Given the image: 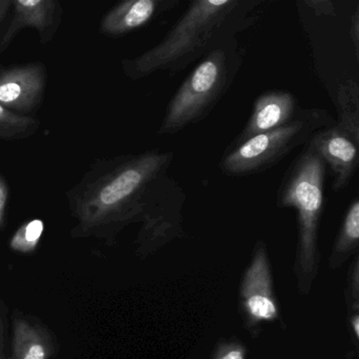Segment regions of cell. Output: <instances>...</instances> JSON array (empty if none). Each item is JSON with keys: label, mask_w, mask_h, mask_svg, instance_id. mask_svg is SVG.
<instances>
[{"label": "cell", "mask_w": 359, "mask_h": 359, "mask_svg": "<svg viewBox=\"0 0 359 359\" xmlns=\"http://www.w3.org/2000/svg\"><path fill=\"white\" fill-rule=\"evenodd\" d=\"M172 151L149 150L98 161L68 192L69 205L79 220L77 235L114 237L140 222L149 184L169 172Z\"/></svg>", "instance_id": "6da1fadb"}, {"label": "cell", "mask_w": 359, "mask_h": 359, "mask_svg": "<svg viewBox=\"0 0 359 359\" xmlns=\"http://www.w3.org/2000/svg\"><path fill=\"white\" fill-rule=\"evenodd\" d=\"M264 5L262 0H195L155 47L123 60V72L140 81L157 72L184 70L253 26Z\"/></svg>", "instance_id": "7a4b0ae2"}, {"label": "cell", "mask_w": 359, "mask_h": 359, "mask_svg": "<svg viewBox=\"0 0 359 359\" xmlns=\"http://www.w3.org/2000/svg\"><path fill=\"white\" fill-rule=\"evenodd\" d=\"M325 175L327 165L309 140L285 172L277 191V207L294 208L297 212L294 273L304 295L310 293L318 274V232L325 205Z\"/></svg>", "instance_id": "3957f363"}, {"label": "cell", "mask_w": 359, "mask_h": 359, "mask_svg": "<svg viewBox=\"0 0 359 359\" xmlns=\"http://www.w3.org/2000/svg\"><path fill=\"white\" fill-rule=\"evenodd\" d=\"M243 62L237 37L205 56L170 100L158 135H174L203 121L232 87Z\"/></svg>", "instance_id": "277c9868"}, {"label": "cell", "mask_w": 359, "mask_h": 359, "mask_svg": "<svg viewBox=\"0 0 359 359\" xmlns=\"http://www.w3.org/2000/svg\"><path fill=\"white\" fill-rule=\"evenodd\" d=\"M335 123L336 119L323 109H302L287 125L226 148L220 159V170L230 177L268 171L298 147L304 146L317 131Z\"/></svg>", "instance_id": "5b68a950"}, {"label": "cell", "mask_w": 359, "mask_h": 359, "mask_svg": "<svg viewBox=\"0 0 359 359\" xmlns=\"http://www.w3.org/2000/svg\"><path fill=\"white\" fill-rule=\"evenodd\" d=\"M186 201L184 188L169 172L149 184L142 201V226L135 241L138 255H152L172 241L186 237L182 215Z\"/></svg>", "instance_id": "8992f818"}, {"label": "cell", "mask_w": 359, "mask_h": 359, "mask_svg": "<svg viewBox=\"0 0 359 359\" xmlns=\"http://www.w3.org/2000/svg\"><path fill=\"white\" fill-rule=\"evenodd\" d=\"M239 311L245 329L253 337L259 335L264 323H275L280 317L270 258L264 241L256 243L251 262L241 278Z\"/></svg>", "instance_id": "52a82bcc"}, {"label": "cell", "mask_w": 359, "mask_h": 359, "mask_svg": "<svg viewBox=\"0 0 359 359\" xmlns=\"http://www.w3.org/2000/svg\"><path fill=\"white\" fill-rule=\"evenodd\" d=\"M311 144L329 165L334 176L335 192L346 188L359 163L358 144L335 125L319 130L311 137Z\"/></svg>", "instance_id": "ba28073f"}, {"label": "cell", "mask_w": 359, "mask_h": 359, "mask_svg": "<svg viewBox=\"0 0 359 359\" xmlns=\"http://www.w3.org/2000/svg\"><path fill=\"white\" fill-rule=\"evenodd\" d=\"M298 111L297 100L291 92L283 90L264 92L254 102L251 116L243 131L228 148L239 146L254 136L287 125L297 116Z\"/></svg>", "instance_id": "9c48e42d"}, {"label": "cell", "mask_w": 359, "mask_h": 359, "mask_svg": "<svg viewBox=\"0 0 359 359\" xmlns=\"http://www.w3.org/2000/svg\"><path fill=\"white\" fill-rule=\"evenodd\" d=\"M46 87L45 67L29 64L0 71V106L30 112L41 102Z\"/></svg>", "instance_id": "30bf717a"}, {"label": "cell", "mask_w": 359, "mask_h": 359, "mask_svg": "<svg viewBox=\"0 0 359 359\" xmlns=\"http://www.w3.org/2000/svg\"><path fill=\"white\" fill-rule=\"evenodd\" d=\"M13 18L3 39L7 47L22 29L34 28L41 36V43L53 39L62 22V6L56 0H14Z\"/></svg>", "instance_id": "8fae6325"}, {"label": "cell", "mask_w": 359, "mask_h": 359, "mask_svg": "<svg viewBox=\"0 0 359 359\" xmlns=\"http://www.w3.org/2000/svg\"><path fill=\"white\" fill-rule=\"evenodd\" d=\"M180 5V0H127L104 16L100 30L108 36H121L150 24Z\"/></svg>", "instance_id": "7c38bea8"}, {"label": "cell", "mask_w": 359, "mask_h": 359, "mask_svg": "<svg viewBox=\"0 0 359 359\" xmlns=\"http://www.w3.org/2000/svg\"><path fill=\"white\" fill-rule=\"evenodd\" d=\"M52 353L49 335L39 325L16 317L12 359H48Z\"/></svg>", "instance_id": "4fadbf2b"}, {"label": "cell", "mask_w": 359, "mask_h": 359, "mask_svg": "<svg viewBox=\"0 0 359 359\" xmlns=\"http://www.w3.org/2000/svg\"><path fill=\"white\" fill-rule=\"evenodd\" d=\"M359 247V201L354 198L350 203L344 220L340 226L339 232L336 236L335 243L332 248L329 258V266L336 270L356 255Z\"/></svg>", "instance_id": "5bb4252c"}, {"label": "cell", "mask_w": 359, "mask_h": 359, "mask_svg": "<svg viewBox=\"0 0 359 359\" xmlns=\"http://www.w3.org/2000/svg\"><path fill=\"white\" fill-rule=\"evenodd\" d=\"M336 126L359 144V85L353 79L342 83L336 97Z\"/></svg>", "instance_id": "9a60e30c"}, {"label": "cell", "mask_w": 359, "mask_h": 359, "mask_svg": "<svg viewBox=\"0 0 359 359\" xmlns=\"http://www.w3.org/2000/svg\"><path fill=\"white\" fill-rule=\"evenodd\" d=\"M39 128V121L32 117L22 116L0 106V138L20 140L32 135Z\"/></svg>", "instance_id": "2e32d148"}, {"label": "cell", "mask_w": 359, "mask_h": 359, "mask_svg": "<svg viewBox=\"0 0 359 359\" xmlns=\"http://www.w3.org/2000/svg\"><path fill=\"white\" fill-rule=\"evenodd\" d=\"M45 230L43 220L33 219L22 224L10 241V248L20 253H30L36 250Z\"/></svg>", "instance_id": "e0dca14e"}, {"label": "cell", "mask_w": 359, "mask_h": 359, "mask_svg": "<svg viewBox=\"0 0 359 359\" xmlns=\"http://www.w3.org/2000/svg\"><path fill=\"white\" fill-rule=\"evenodd\" d=\"M344 298L348 315L359 314V258L357 254L348 269Z\"/></svg>", "instance_id": "ac0fdd59"}, {"label": "cell", "mask_w": 359, "mask_h": 359, "mask_svg": "<svg viewBox=\"0 0 359 359\" xmlns=\"http://www.w3.org/2000/svg\"><path fill=\"white\" fill-rule=\"evenodd\" d=\"M248 348L236 338L222 339L216 344L210 359H247Z\"/></svg>", "instance_id": "d6986e66"}, {"label": "cell", "mask_w": 359, "mask_h": 359, "mask_svg": "<svg viewBox=\"0 0 359 359\" xmlns=\"http://www.w3.org/2000/svg\"><path fill=\"white\" fill-rule=\"evenodd\" d=\"M304 4L317 16H333L335 13L334 3L330 0H309V1H304Z\"/></svg>", "instance_id": "ffe728a7"}, {"label": "cell", "mask_w": 359, "mask_h": 359, "mask_svg": "<svg viewBox=\"0 0 359 359\" xmlns=\"http://www.w3.org/2000/svg\"><path fill=\"white\" fill-rule=\"evenodd\" d=\"M351 39L354 46L355 55L358 58L359 52V10L356 9L351 18Z\"/></svg>", "instance_id": "44dd1931"}, {"label": "cell", "mask_w": 359, "mask_h": 359, "mask_svg": "<svg viewBox=\"0 0 359 359\" xmlns=\"http://www.w3.org/2000/svg\"><path fill=\"white\" fill-rule=\"evenodd\" d=\"M8 197H9V189H8L7 182L0 176V226H3L5 222Z\"/></svg>", "instance_id": "7402d4cb"}, {"label": "cell", "mask_w": 359, "mask_h": 359, "mask_svg": "<svg viewBox=\"0 0 359 359\" xmlns=\"http://www.w3.org/2000/svg\"><path fill=\"white\" fill-rule=\"evenodd\" d=\"M11 6L12 1L10 0H0V22L5 18L6 14Z\"/></svg>", "instance_id": "603a6c76"}, {"label": "cell", "mask_w": 359, "mask_h": 359, "mask_svg": "<svg viewBox=\"0 0 359 359\" xmlns=\"http://www.w3.org/2000/svg\"><path fill=\"white\" fill-rule=\"evenodd\" d=\"M0 359H3V323L0 319Z\"/></svg>", "instance_id": "cb8c5ba5"}, {"label": "cell", "mask_w": 359, "mask_h": 359, "mask_svg": "<svg viewBox=\"0 0 359 359\" xmlns=\"http://www.w3.org/2000/svg\"><path fill=\"white\" fill-rule=\"evenodd\" d=\"M350 359H358V355H357V352L355 354H352V357Z\"/></svg>", "instance_id": "d4e9b609"}]
</instances>
